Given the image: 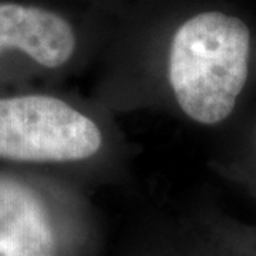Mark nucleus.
<instances>
[{
    "mask_svg": "<svg viewBox=\"0 0 256 256\" xmlns=\"http://www.w3.org/2000/svg\"><path fill=\"white\" fill-rule=\"evenodd\" d=\"M250 34L235 16L205 12L176 30L168 58V80L181 110L214 126L235 108L248 78Z\"/></svg>",
    "mask_w": 256,
    "mask_h": 256,
    "instance_id": "nucleus-1",
    "label": "nucleus"
},
{
    "mask_svg": "<svg viewBox=\"0 0 256 256\" xmlns=\"http://www.w3.org/2000/svg\"><path fill=\"white\" fill-rule=\"evenodd\" d=\"M10 48L43 67L58 68L74 54L76 34L72 24L54 12L0 3V56Z\"/></svg>",
    "mask_w": 256,
    "mask_h": 256,
    "instance_id": "nucleus-3",
    "label": "nucleus"
},
{
    "mask_svg": "<svg viewBox=\"0 0 256 256\" xmlns=\"http://www.w3.org/2000/svg\"><path fill=\"white\" fill-rule=\"evenodd\" d=\"M97 124L50 96L0 98V158L24 162H72L96 156Z\"/></svg>",
    "mask_w": 256,
    "mask_h": 256,
    "instance_id": "nucleus-2",
    "label": "nucleus"
},
{
    "mask_svg": "<svg viewBox=\"0 0 256 256\" xmlns=\"http://www.w3.org/2000/svg\"><path fill=\"white\" fill-rule=\"evenodd\" d=\"M0 256H57L46 208L22 184L0 180Z\"/></svg>",
    "mask_w": 256,
    "mask_h": 256,
    "instance_id": "nucleus-4",
    "label": "nucleus"
}]
</instances>
